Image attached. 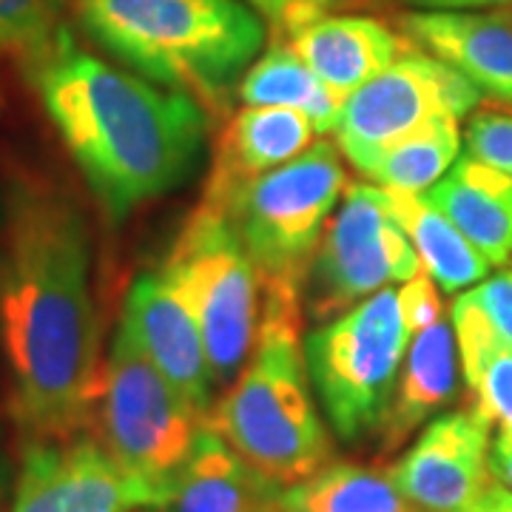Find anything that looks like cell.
<instances>
[{
  "label": "cell",
  "instance_id": "cell-1",
  "mask_svg": "<svg viewBox=\"0 0 512 512\" xmlns=\"http://www.w3.org/2000/svg\"><path fill=\"white\" fill-rule=\"evenodd\" d=\"M86 214L60 185L23 177L0 225V356L9 413L29 441L80 436L100 384V319Z\"/></svg>",
  "mask_w": 512,
  "mask_h": 512
},
{
  "label": "cell",
  "instance_id": "cell-2",
  "mask_svg": "<svg viewBox=\"0 0 512 512\" xmlns=\"http://www.w3.org/2000/svg\"><path fill=\"white\" fill-rule=\"evenodd\" d=\"M32 80L111 222L185 183L200 160L208 114L188 94L80 52L74 40Z\"/></svg>",
  "mask_w": 512,
  "mask_h": 512
},
{
  "label": "cell",
  "instance_id": "cell-3",
  "mask_svg": "<svg viewBox=\"0 0 512 512\" xmlns=\"http://www.w3.org/2000/svg\"><path fill=\"white\" fill-rule=\"evenodd\" d=\"M302 313V296L262 293L254 350L205 419L208 430L276 487H293L336 458L330 427L316 410L299 333Z\"/></svg>",
  "mask_w": 512,
  "mask_h": 512
},
{
  "label": "cell",
  "instance_id": "cell-4",
  "mask_svg": "<svg viewBox=\"0 0 512 512\" xmlns=\"http://www.w3.org/2000/svg\"><path fill=\"white\" fill-rule=\"evenodd\" d=\"M86 35L151 83L222 111L265 46L242 0H74Z\"/></svg>",
  "mask_w": 512,
  "mask_h": 512
},
{
  "label": "cell",
  "instance_id": "cell-5",
  "mask_svg": "<svg viewBox=\"0 0 512 512\" xmlns=\"http://www.w3.org/2000/svg\"><path fill=\"white\" fill-rule=\"evenodd\" d=\"M345 185L342 148L333 140H316L274 171L234 185L220 197H202V202L220 208L237 231L262 293L305 299L313 256Z\"/></svg>",
  "mask_w": 512,
  "mask_h": 512
},
{
  "label": "cell",
  "instance_id": "cell-6",
  "mask_svg": "<svg viewBox=\"0 0 512 512\" xmlns=\"http://www.w3.org/2000/svg\"><path fill=\"white\" fill-rule=\"evenodd\" d=\"M89 430L114 461L174 504L177 478L205 430V416L117 325L100 367Z\"/></svg>",
  "mask_w": 512,
  "mask_h": 512
},
{
  "label": "cell",
  "instance_id": "cell-7",
  "mask_svg": "<svg viewBox=\"0 0 512 512\" xmlns=\"http://www.w3.org/2000/svg\"><path fill=\"white\" fill-rule=\"evenodd\" d=\"M410 333L399 291L384 288L305 336V362L330 433L345 444L376 439L399 382Z\"/></svg>",
  "mask_w": 512,
  "mask_h": 512
},
{
  "label": "cell",
  "instance_id": "cell-8",
  "mask_svg": "<svg viewBox=\"0 0 512 512\" xmlns=\"http://www.w3.org/2000/svg\"><path fill=\"white\" fill-rule=\"evenodd\" d=\"M163 271L200 325L214 387H228L254 350L262 288L251 256L220 208L200 200L165 256Z\"/></svg>",
  "mask_w": 512,
  "mask_h": 512
},
{
  "label": "cell",
  "instance_id": "cell-9",
  "mask_svg": "<svg viewBox=\"0 0 512 512\" xmlns=\"http://www.w3.org/2000/svg\"><path fill=\"white\" fill-rule=\"evenodd\" d=\"M419 271V256L393 217L382 188L348 183L308 271L305 313L322 325L373 293L404 285Z\"/></svg>",
  "mask_w": 512,
  "mask_h": 512
},
{
  "label": "cell",
  "instance_id": "cell-10",
  "mask_svg": "<svg viewBox=\"0 0 512 512\" xmlns=\"http://www.w3.org/2000/svg\"><path fill=\"white\" fill-rule=\"evenodd\" d=\"M481 103L484 94L464 74L410 43L393 66L345 97L333 128L336 146L356 168L430 123L467 120Z\"/></svg>",
  "mask_w": 512,
  "mask_h": 512
},
{
  "label": "cell",
  "instance_id": "cell-11",
  "mask_svg": "<svg viewBox=\"0 0 512 512\" xmlns=\"http://www.w3.org/2000/svg\"><path fill=\"white\" fill-rule=\"evenodd\" d=\"M163 507H168V498L128 473L89 433L29 441L23 450L12 512H134Z\"/></svg>",
  "mask_w": 512,
  "mask_h": 512
},
{
  "label": "cell",
  "instance_id": "cell-12",
  "mask_svg": "<svg viewBox=\"0 0 512 512\" xmlns=\"http://www.w3.org/2000/svg\"><path fill=\"white\" fill-rule=\"evenodd\" d=\"M493 419L470 402L430 419L387 467L416 512H473L493 484Z\"/></svg>",
  "mask_w": 512,
  "mask_h": 512
},
{
  "label": "cell",
  "instance_id": "cell-13",
  "mask_svg": "<svg viewBox=\"0 0 512 512\" xmlns=\"http://www.w3.org/2000/svg\"><path fill=\"white\" fill-rule=\"evenodd\" d=\"M120 325L131 333L151 365L208 419L217 387L205 342L185 296L165 274L163 265L143 271L131 282Z\"/></svg>",
  "mask_w": 512,
  "mask_h": 512
},
{
  "label": "cell",
  "instance_id": "cell-14",
  "mask_svg": "<svg viewBox=\"0 0 512 512\" xmlns=\"http://www.w3.org/2000/svg\"><path fill=\"white\" fill-rule=\"evenodd\" d=\"M399 29L461 72L487 103L512 109V6L487 12H407Z\"/></svg>",
  "mask_w": 512,
  "mask_h": 512
},
{
  "label": "cell",
  "instance_id": "cell-15",
  "mask_svg": "<svg viewBox=\"0 0 512 512\" xmlns=\"http://www.w3.org/2000/svg\"><path fill=\"white\" fill-rule=\"evenodd\" d=\"M458 345L447 316L419 330L404 353L399 382L376 433V456H393L458 396Z\"/></svg>",
  "mask_w": 512,
  "mask_h": 512
},
{
  "label": "cell",
  "instance_id": "cell-16",
  "mask_svg": "<svg viewBox=\"0 0 512 512\" xmlns=\"http://www.w3.org/2000/svg\"><path fill=\"white\" fill-rule=\"evenodd\" d=\"M330 92L342 100L382 74L410 49L402 29L367 15H328L285 40Z\"/></svg>",
  "mask_w": 512,
  "mask_h": 512
},
{
  "label": "cell",
  "instance_id": "cell-17",
  "mask_svg": "<svg viewBox=\"0 0 512 512\" xmlns=\"http://www.w3.org/2000/svg\"><path fill=\"white\" fill-rule=\"evenodd\" d=\"M424 197L456 225L490 268L512 265V177L461 154Z\"/></svg>",
  "mask_w": 512,
  "mask_h": 512
},
{
  "label": "cell",
  "instance_id": "cell-18",
  "mask_svg": "<svg viewBox=\"0 0 512 512\" xmlns=\"http://www.w3.org/2000/svg\"><path fill=\"white\" fill-rule=\"evenodd\" d=\"M316 128L305 114L274 106H242L222 131L205 194L220 197L228 188L274 171L311 146Z\"/></svg>",
  "mask_w": 512,
  "mask_h": 512
},
{
  "label": "cell",
  "instance_id": "cell-19",
  "mask_svg": "<svg viewBox=\"0 0 512 512\" xmlns=\"http://www.w3.org/2000/svg\"><path fill=\"white\" fill-rule=\"evenodd\" d=\"M282 490L205 427L177 478L174 507L177 512H288Z\"/></svg>",
  "mask_w": 512,
  "mask_h": 512
},
{
  "label": "cell",
  "instance_id": "cell-20",
  "mask_svg": "<svg viewBox=\"0 0 512 512\" xmlns=\"http://www.w3.org/2000/svg\"><path fill=\"white\" fill-rule=\"evenodd\" d=\"M384 200L419 256L421 271L439 285V291L453 296L487 279V259L424 194L384 191Z\"/></svg>",
  "mask_w": 512,
  "mask_h": 512
},
{
  "label": "cell",
  "instance_id": "cell-21",
  "mask_svg": "<svg viewBox=\"0 0 512 512\" xmlns=\"http://www.w3.org/2000/svg\"><path fill=\"white\" fill-rule=\"evenodd\" d=\"M450 325L470 402L512 436V342L490 328L464 293H458L450 308Z\"/></svg>",
  "mask_w": 512,
  "mask_h": 512
},
{
  "label": "cell",
  "instance_id": "cell-22",
  "mask_svg": "<svg viewBox=\"0 0 512 512\" xmlns=\"http://www.w3.org/2000/svg\"><path fill=\"white\" fill-rule=\"evenodd\" d=\"M237 97L245 106L299 111L311 120L316 134H333L345 103L308 69V63L285 40H276L265 55H259L248 66L239 80Z\"/></svg>",
  "mask_w": 512,
  "mask_h": 512
},
{
  "label": "cell",
  "instance_id": "cell-23",
  "mask_svg": "<svg viewBox=\"0 0 512 512\" xmlns=\"http://www.w3.org/2000/svg\"><path fill=\"white\" fill-rule=\"evenodd\" d=\"M288 512H416L387 470L333 458L311 478L285 487Z\"/></svg>",
  "mask_w": 512,
  "mask_h": 512
},
{
  "label": "cell",
  "instance_id": "cell-24",
  "mask_svg": "<svg viewBox=\"0 0 512 512\" xmlns=\"http://www.w3.org/2000/svg\"><path fill=\"white\" fill-rule=\"evenodd\" d=\"M461 143V123L439 120L384 146L365 163L356 165V171L384 191L424 194L461 157Z\"/></svg>",
  "mask_w": 512,
  "mask_h": 512
},
{
  "label": "cell",
  "instance_id": "cell-25",
  "mask_svg": "<svg viewBox=\"0 0 512 512\" xmlns=\"http://www.w3.org/2000/svg\"><path fill=\"white\" fill-rule=\"evenodd\" d=\"M72 35L60 18V0H0V55L12 57L35 77L49 66Z\"/></svg>",
  "mask_w": 512,
  "mask_h": 512
},
{
  "label": "cell",
  "instance_id": "cell-26",
  "mask_svg": "<svg viewBox=\"0 0 512 512\" xmlns=\"http://www.w3.org/2000/svg\"><path fill=\"white\" fill-rule=\"evenodd\" d=\"M461 140H464L467 154L476 157L478 163L490 165L495 171H504L512 177V109L487 106V100H484L467 117Z\"/></svg>",
  "mask_w": 512,
  "mask_h": 512
},
{
  "label": "cell",
  "instance_id": "cell-27",
  "mask_svg": "<svg viewBox=\"0 0 512 512\" xmlns=\"http://www.w3.org/2000/svg\"><path fill=\"white\" fill-rule=\"evenodd\" d=\"M367 0H248L259 18L274 29L276 40H288L299 29L328 15H342L345 9H359Z\"/></svg>",
  "mask_w": 512,
  "mask_h": 512
},
{
  "label": "cell",
  "instance_id": "cell-28",
  "mask_svg": "<svg viewBox=\"0 0 512 512\" xmlns=\"http://www.w3.org/2000/svg\"><path fill=\"white\" fill-rule=\"evenodd\" d=\"M464 296L476 305L498 336L512 342V265L498 268V274L481 279L470 291H464Z\"/></svg>",
  "mask_w": 512,
  "mask_h": 512
},
{
  "label": "cell",
  "instance_id": "cell-29",
  "mask_svg": "<svg viewBox=\"0 0 512 512\" xmlns=\"http://www.w3.org/2000/svg\"><path fill=\"white\" fill-rule=\"evenodd\" d=\"M399 305H402V319L407 325L410 339L424 330L427 325L439 322L444 313V302H441L439 285L430 279V276L419 271L413 279H407L402 288H399Z\"/></svg>",
  "mask_w": 512,
  "mask_h": 512
},
{
  "label": "cell",
  "instance_id": "cell-30",
  "mask_svg": "<svg viewBox=\"0 0 512 512\" xmlns=\"http://www.w3.org/2000/svg\"><path fill=\"white\" fill-rule=\"evenodd\" d=\"M410 12H487L510 9L512 0H402Z\"/></svg>",
  "mask_w": 512,
  "mask_h": 512
},
{
  "label": "cell",
  "instance_id": "cell-31",
  "mask_svg": "<svg viewBox=\"0 0 512 512\" xmlns=\"http://www.w3.org/2000/svg\"><path fill=\"white\" fill-rule=\"evenodd\" d=\"M490 473L495 484L512 490V436L498 430L490 444Z\"/></svg>",
  "mask_w": 512,
  "mask_h": 512
},
{
  "label": "cell",
  "instance_id": "cell-32",
  "mask_svg": "<svg viewBox=\"0 0 512 512\" xmlns=\"http://www.w3.org/2000/svg\"><path fill=\"white\" fill-rule=\"evenodd\" d=\"M473 512H512V490L493 481L487 487V493L481 495V501L473 507Z\"/></svg>",
  "mask_w": 512,
  "mask_h": 512
},
{
  "label": "cell",
  "instance_id": "cell-33",
  "mask_svg": "<svg viewBox=\"0 0 512 512\" xmlns=\"http://www.w3.org/2000/svg\"><path fill=\"white\" fill-rule=\"evenodd\" d=\"M148 512H157V510H148Z\"/></svg>",
  "mask_w": 512,
  "mask_h": 512
}]
</instances>
